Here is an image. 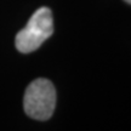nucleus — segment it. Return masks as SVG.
<instances>
[{"mask_svg":"<svg viewBox=\"0 0 131 131\" xmlns=\"http://www.w3.org/2000/svg\"><path fill=\"white\" fill-rule=\"evenodd\" d=\"M56 107V90L50 80H33L24 92L23 108L28 117L35 120L50 119Z\"/></svg>","mask_w":131,"mask_h":131,"instance_id":"obj_2","label":"nucleus"},{"mask_svg":"<svg viewBox=\"0 0 131 131\" xmlns=\"http://www.w3.org/2000/svg\"><path fill=\"white\" fill-rule=\"evenodd\" d=\"M125 1H126L127 4H131V0H125Z\"/></svg>","mask_w":131,"mask_h":131,"instance_id":"obj_3","label":"nucleus"},{"mask_svg":"<svg viewBox=\"0 0 131 131\" xmlns=\"http://www.w3.org/2000/svg\"><path fill=\"white\" fill-rule=\"evenodd\" d=\"M53 33L52 12L49 7H40L32 15L27 26L16 35V49L22 53H29L41 46Z\"/></svg>","mask_w":131,"mask_h":131,"instance_id":"obj_1","label":"nucleus"}]
</instances>
